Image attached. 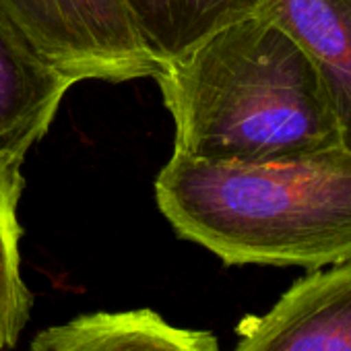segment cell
Returning <instances> with one entry per match:
<instances>
[{
  "label": "cell",
  "instance_id": "2",
  "mask_svg": "<svg viewBox=\"0 0 351 351\" xmlns=\"http://www.w3.org/2000/svg\"><path fill=\"white\" fill-rule=\"evenodd\" d=\"M161 213L226 265L316 271L351 258V151L207 161L173 151L155 182Z\"/></svg>",
  "mask_w": 351,
  "mask_h": 351
},
{
  "label": "cell",
  "instance_id": "9",
  "mask_svg": "<svg viewBox=\"0 0 351 351\" xmlns=\"http://www.w3.org/2000/svg\"><path fill=\"white\" fill-rule=\"evenodd\" d=\"M21 165H0V351L17 345L34 302L21 273Z\"/></svg>",
  "mask_w": 351,
  "mask_h": 351
},
{
  "label": "cell",
  "instance_id": "3",
  "mask_svg": "<svg viewBox=\"0 0 351 351\" xmlns=\"http://www.w3.org/2000/svg\"><path fill=\"white\" fill-rule=\"evenodd\" d=\"M29 44L75 83L155 77L122 0H0Z\"/></svg>",
  "mask_w": 351,
  "mask_h": 351
},
{
  "label": "cell",
  "instance_id": "6",
  "mask_svg": "<svg viewBox=\"0 0 351 351\" xmlns=\"http://www.w3.org/2000/svg\"><path fill=\"white\" fill-rule=\"evenodd\" d=\"M261 11L314 62L339 122L341 145L351 151V0H263Z\"/></svg>",
  "mask_w": 351,
  "mask_h": 351
},
{
  "label": "cell",
  "instance_id": "8",
  "mask_svg": "<svg viewBox=\"0 0 351 351\" xmlns=\"http://www.w3.org/2000/svg\"><path fill=\"white\" fill-rule=\"evenodd\" d=\"M263 0H122L130 27L157 69L226 25L261 11Z\"/></svg>",
  "mask_w": 351,
  "mask_h": 351
},
{
  "label": "cell",
  "instance_id": "7",
  "mask_svg": "<svg viewBox=\"0 0 351 351\" xmlns=\"http://www.w3.org/2000/svg\"><path fill=\"white\" fill-rule=\"evenodd\" d=\"M29 351H221L211 330L167 322L151 308L93 312L44 328Z\"/></svg>",
  "mask_w": 351,
  "mask_h": 351
},
{
  "label": "cell",
  "instance_id": "4",
  "mask_svg": "<svg viewBox=\"0 0 351 351\" xmlns=\"http://www.w3.org/2000/svg\"><path fill=\"white\" fill-rule=\"evenodd\" d=\"M234 351H351V258L310 271L265 314L242 318Z\"/></svg>",
  "mask_w": 351,
  "mask_h": 351
},
{
  "label": "cell",
  "instance_id": "1",
  "mask_svg": "<svg viewBox=\"0 0 351 351\" xmlns=\"http://www.w3.org/2000/svg\"><path fill=\"white\" fill-rule=\"evenodd\" d=\"M155 79L173 118L178 153L267 161L341 145L314 62L263 11L163 62Z\"/></svg>",
  "mask_w": 351,
  "mask_h": 351
},
{
  "label": "cell",
  "instance_id": "5",
  "mask_svg": "<svg viewBox=\"0 0 351 351\" xmlns=\"http://www.w3.org/2000/svg\"><path fill=\"white\" fill-rule=\"evenodd\" d=\"M75 85L0 11V165H21Z\"/></svg>",
  "mask_w": 351,
  "mask_h": 351
}]
</instances>
